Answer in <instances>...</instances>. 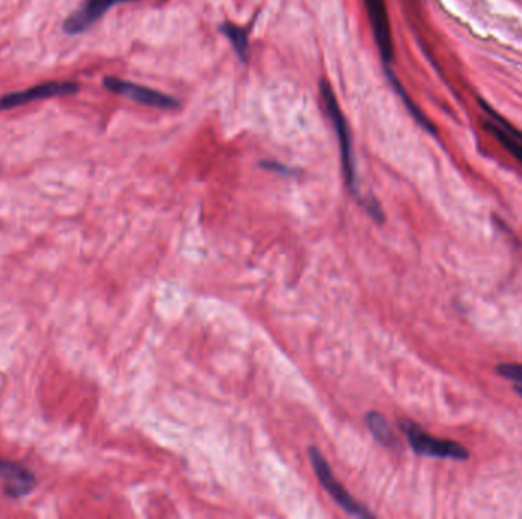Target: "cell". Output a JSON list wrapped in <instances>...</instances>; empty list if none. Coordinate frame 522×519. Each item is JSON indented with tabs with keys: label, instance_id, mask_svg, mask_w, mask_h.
Here are the masks:
<instances>
[{
	"label": "cell",
	"instance_id": "6da1fadb",
	"mask_svg": "<svg viewBox=\"0 0 522 519\" xmlns=\"http://www.w3.org/2000/svg\"><path fill=\"white\" fill-rule=\"evenodd\" d=\"M321 94H323L324 104L327 113L333 122L334 131L338 134V140H339V146H340V159H343V170L345 175V183L350 189V192L358 195V178H356V168H354V159H353V151H351V139H350V133H348V125L343 110L336 101V96L332 90V87L325 83V81H321Z\"/></svg>",
	"mask_w": 522,
	"mask_h": 519
},
{
	"label": "cell",
	"instance_id": "7a4b0ae2",
	"mask_svg": "<svg viewBox=\"0 0 522 519\" xmlns=\"http://www.w3.org/2000/svg\"><path fill=\"white\" fill-rule=\"evenodd\" d=\"M400 429L406 436L414 453L419 455L452 458V460H467L469 458V453L463 444L453 440L437 439V437L427 434L417 423L411 421H401Z\"/></svg>",
	"mask_w": 522,
	"mask_h": 519
},
{
	"label": "cell",
	"instance_id": "3957f363",
	"mask_svg": "<svg viewBox=\"0 0 522 519\" xmlns=\"http://www.w3.org/2000/svg\"><path fill=\"white\" fill-rule=\"evenodd\" d=\"M309 458H310L312 468L314 470V475L318 477L321 486L329 492V495L347 511V514H350L356 518L374 516L364 504H360L358 500H354L350 492L340 484V481L334 477L332 468L329 466V463H327L324 455L321 454V451L318 448L314 447L309 448Z\"/></svg>",
	"mask_w": 522,
	"mask_h": 519
},
{
	"label": "cell",
	"instance_id": "277c9868",
	"mask_svg": "<svg viewBox=\"0 0 522 519\" xmlns=\"http://www.w3.org/2000/svg\"><path fill=\"white\" fill-rule=\"evenodd\" d=\"M104 87L113 93L130 98L135 103L147 107H155V109H176L179 105L177 99L170 96V94L116 77L104 78Z\"/></svg>",
	"mask_w": 522,
	"mask_h": 519
},
{
	"label": "cell",
	"instance_id": "5b68a950",
	"mask_svg": "<svg viewBox=\"0 0 522 519\" xmlns=\"http://www.w3.org/2000/svg\"><path fill=\"white\" fill-rule=\"evenodd\" d=\"M77 92V83H71V81H49V83L29 87V89L26 90L3 94V96H0V110H10L14 109V107L34 103V101L68 96V94H73Z\"/></svg>",
	"mask_w": 522,
	"mask_h": 519
},
{
	"label": "cell",
	"instance_id": "8992f818",
	"mask_svg": "<svg viewBox=\"0 0 522 519\" xmlns=\"http://www.w3.org/2000/svg\"><path fill=\"white\" fill-rule=\"evenodd\" d=\"M136 0H84L72 14L64 20L63 29L69 36H77L97 23L107 11L119 3H132Z\"/></svg>",
	"mask_w": 522,
	"mask_h": 519
},
{
	"label": "cell",
	"instance_id": "52a82bcc",
	"mask_svg": "<svg viewBox=\"0 0 522 519\" xmlns=\"http://www.w3.org/2000/svg\"><path fill=\"white\" fill-rule=\"evenodd\" d=\"M364 3L368 17H370V23L379 51L382 53L385 62L390 63L394 57V44L385 0H364Z\"/></svg>",
	"mask_w": 522,
	"mask_h": 519
},
{
	"label": "cell",
	"instance_id": "ba28073f",
	"mask_svg": "<svg viewBox=\"0 0 522 519\" xmlns=\"http://www.w3.org/2000/svg\"><path fill=\"white\" fill-rule=\"evenodd\" d=\"M486 130L493 134V137L504 146L508 154H512L519 163H522V133L492 110L486 109Z\"/></svg>",
	"mask_w": 522,
	"mask_h": 519
},
{
	"label": "cell",
	"instance_id": "9c48e42d",
	"mask_svg": "<svg viewBox=\"0 0 522 519\" xmlns=\"http://www.w3.org/2000/svg\"><path fill=\"white\" fill-rule=\"evenodd\" d=\"M0 477L6 480L5 492L10 496L26 495L34 486V475L28 469L2 458H0Z\"/></svg>",
	"mask_w": 522,
	"mask_h": 519
},
{
	"label": "cell",
	"instance_id": "30bf717a",
	"mask_svg": "<svg viewBox=\"0 0 522 519\" xmlns=\"http://www.w3.org/2000/svg\"><path fill=\"white\" fill-rule=\"evenodd\" d=\"M365 425L366 428L370 429L374 439L382 444V447L397 448V437L393 433L390 423H388V421L382 414L377 413V411H370V413H366L365 416Z\"/></svg>",
	"mask_w": 522,
	"mask_h": 519
},
{
	"label": "cell",
	"instance_id": "8fae6325",
	"mask_svg": "<svg viewBox=\"0 0 522 519\" xmlns=\"http://www.w3.org/2000/svg\"><path fill=\"white\" fill-rule=\"evenodd\" d=\"M222 31L223 34H226V37L229 38V42L234 46V49H236L240 59H242V62H247V57H249V38H247V31L231 23L223 25Z\"/></svg>",
	"mask_w": 522,
	"mask_h": 519
},
{
	"label": "cell",
	"instance_id": "7c38bea8",
	"mask_svg": "<svg viewBox=\"0 0 522 519\" xmlns=\"http://www.w3.org/2000/svg\"><path fill=\"white\" fill-rule=\"evenodd\" d=\"M497 373L504 380L514 382V392L522 396V364L504 362L497 366Z\"/></svg>",
	"mask_w": 522,
	"mask_h": 519
},
{
	"label": "cell",
	"instance_id": "4fadbf2b",
	"mask_svg": "<svg viewBox=\"0 0 522 519\" xmlns=\"http://www.w3.org/2000/svg\"><path fill=\"white\" fill-rule=\"evenodd\" d=\"M261 166L266 168V170L269 171H273V172H278V174H283V175H290V174H295V171L289 170V168L278 163V161H263L261 163Z\"/></svg>",
	"mask_w": 522,
	"mask_h": 519
}]
</instances>
